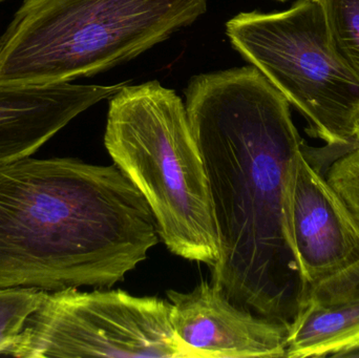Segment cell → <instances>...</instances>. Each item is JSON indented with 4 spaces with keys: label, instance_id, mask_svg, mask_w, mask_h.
Masks as SVG:
<instances>
[{
    "label": "cell",
    "instance_id": "8992f818",
    "mask_svg": "<svg viewBox=\"0 0 359 358\" xmlns=\"http://www.w3.org/2000/svg\"><path fill=\"white\" fill-rule=\"evenodd\" d=\"M8 357L198 358L172 324V303L122 290L46 294Z\"/></svg>",
    "mask_w": 359,
    "mask_h": 358
},
{
    "label": "cell",
    "instance_id": "30bf717a",
    "mask_svg": "<svg viewBox=\"0 0 359 358\" xmlns=\"http://www.w3.org/2000/svg\"><path fill=\"white\" fill-rule=\"evenodd\" d=\"M359 349V288H314L289 327L286 357L348 358Z\"/></svg>",
    "mask_w": 359,
    "mask_h": 358
},
{
    "label": "cell",
    "instance_id": "5bb4252c",
    "mask_svg": "<svg viewBox=\"0 0 359 358\" xmlns=\"http://www.w3.org/2000/svg\"><path fill=\"white\" fill-rule=\"evenodd\" d=\"M330 284L354 286V287L359 288V268L356 269V270L351 271V273H347V275H343V277H337L334 281L325 284V285H330ZM348 358H359V349L358 350L352 352Z\"/></svg>",
    "mask_w": 359,
    "mask_h": 358
},
{
    "label": "cell",
    "instance_id": "4fadbf2b",
    "mask_svg": "<svg viewBox=\"0 0 359 358\" xmlns=\"http://www.w3.org/2000/svg\"><path fill=\"white\" fill-rule=\"evenodd\" d=\"M325 177L359 230V143L330 162Z\"/></svg>",
    "mask_w": 359,
    "mask_h": 358
},
{
    "label": "cell",
    "instance_id": "9a60e30c",
    "mask_svg": "<svg viewBox=\"0 0 359 358\" xmlns=\"http://www.w3.org/2000/svg\"><path fill=\"white\" fill-rule=\"evenodd\" d=\"M276 1L285 2V1H287V0H276Z\"/></svg>",
    "mask_w": 359,
    "mask_h": 358
},
{
    "label": "cell",
    "instance_id": "52a82bcc",
    "mask_svg": "<svg viewBox=\"0 0 359 358\" xmlns=\"http://www.w3.org/2000/svg\"><path fill=\"white\" fill-rule=\"evenodd\" d=\"M305 146L291 166L286 219L291 247L311 292L359 268V230Z\"/></svg>",
    "mask_w": 359,
    "mask_h": 358
},
{
    "label": "cell",
    "instance_id": "6da1fadb",
    "mask_svg": "<svg viewBox=\"0 0 359 358\" xmlns=\"http://www.w3.org/2000/svg\"><path fill=\"white\" fill-rule=\"evenodd\" d=\"M185 97L219 243L211 283L289 328L310 296L287 230L291 166L305 145L290 103L253 65L194 76Z\"/></svg>",
    "mask_w": 359,
    "mask_h": 358
},
{
    "label": "cell",
    "instance_id": "277c9868",
    "mask_svg": "<svg viewBox=\"0 0 359 358\" xmlns=\"http://www.w3.org/2000/svg\"><path fill=\"white\" fill-rule=\"evenodd\" d=\"M104 144L147 200L166 247L212 267L219 243L208 182L183 100L159 81L111 97Z\"/></svg>",
    "mask_w": 359,
    "mask_h": 358
},
{
    "label": "cell",
    "instance_id": "ba28073f",
    "mask_svg": "<svg viewBox=\"0 0 359 358\" xmlns=\"http://www.w3.org/2000/svg\"><path fill=\"white\" fill-rule=\"evenodd\" d=\"M168 298L177 338L198 358L286 357L289 328L233 304L212 283Z\"/></svg>",
    "mask_w": 359,
    "mask_h": 358
},
{
    "label": "cell",
    "instance_id": "8fae6325",
    "mask_svg": "<svg viewBox=\"0 0 359 358\" xmlns=\"http://www.w3.org/2000/svg\"><path fill=\"white\" fill-rule=\"evenodd\" d=\"M46 294L34 287L0 288V355H6Z\"/></svg>",
    "mask_w": 359,
    "mask_h": 358
},
{
    "label": "cell",
    "instance_id": "3957f363",
    "mask_svg": "<svg viewBox=\"0 0 359 358\" xmlns=\"http://www.w3.org/2000/svg\"><path fill=\"white\" fill-rule=\"evenodd\" d=\"M206 10L207 0H25L0 36V84L63 83L101 73Z\"/></svg>",
    "mask_w": 359,
    "mask_h": 358
},
{
    "label": "cell",
    "instance_id": "5b68a950",
    "mask_svg": "<svg viewBox=\"0 0 359 358\" xmlns=\"http://www.w3.org/2000/svg\"><path fill=\"white\" fill-rule=\"evenodd\" d=\"M226 34L305 117L310 136L341 151L358 144L359 78L337 50L316 0H299L284 12L240 13Z\"/></svg>",
    "mask_w": 359,
    "mask_h": 358
},
{
    "label": "cell",
    "instance_id": "7a4b0ae2",
    "mask_svg": "<svg viewBox=\"0 0 359 358\" xmlns=\"http://www.w3.org/2000/svg\"><path fill=\"white\" fill-rule=\"evenodd\" d=\"M159 237L116 165L27 157L0 167V288H111Z\"/></svg>",
    "mask_w": 359,
    "mask_h": 358
},
{
    "label": "cell",
    "instance_id": "7c38bea8",
    "mask_svg": "<svg viewBox=\"0 0 359 358\" xmlns=\"http://www.w3.org/2000/svg\"><path fill=\"white\" fill-rule=\"evenodd\" d=\"M344 60L359 78V0H316Z\"/></svg>",
    "mask_w": 359,
    "mask_h": 358
},
{
    "label": "cell",
    "instance_id": "2e32d148",
    "mask_svg": "<svg viewBox=\"0 0 359 358\" xmlns=\"http://www.w3.org/2000/svg\"><path fill=\"white\" fill-rule=\"evenodd\" d=\"M8 1V0H0V4H2V2Z\"/></svg>",
    "mask_w": 359,
    "mask_h": 358
},
{
    "label": "cell",
    "instance_id": "9c48e42d",
    "mask_svg": "<svg viewBox=\"0 0 359 358\" xmlns=\"http://www.w3.org/2000/svg\"><path fill=\"white\" fill-rule=\"evenodd\" d=\"M128 83L0 84V167L31 157L72 120Z\"/></svg>",
    "mask_w": 359,
    "mask_h": 358
}]
</instances>
